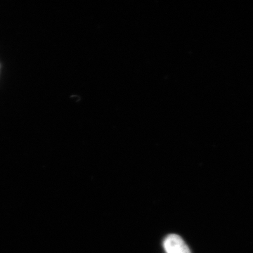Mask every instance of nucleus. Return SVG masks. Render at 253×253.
Listing matches in <instances>:
<instances>
[{
	"mask_svg": "<svg viewBox=\"0 0 253 253\" xmlns=\"http://www.w3.org/2000/svg\"><path fill=\"white\" fill-rule=\"evenodd\" d=\"M166 253H191L189 248L180 236L169 234L163 242Z\"/></svg>",
	"mask_w": 253,
	"mask_h": 253,
	"instance_id": "nucleus-1",
	"label": "nucleus"
}]
</instances>
